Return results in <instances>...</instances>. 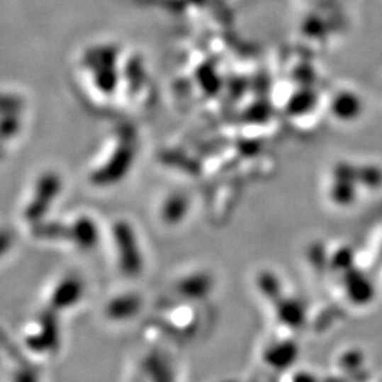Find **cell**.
Here are the masks:
<instances>
[{"label": "cell", "instance_id": "cell-1", "mask_svg": "<svg viewBox=\"0 0 382 382\" xmlns=\"http://www.w3.org/2000/svg\"><path fill=\"white\" fill-rule=\"evenodd\" d=\"M113 241L119 254V265L125 275L137 276L143 269V258L133 230L126 223L113 225Z\"/></svg>", "mask_w": 382, "mask_h": 382}, {"label": "cell", "instance_id": "cell-2", "mask_svg": "<svg viewBox=\"0 0 382 382\" xmlns=\"http://www.w3.org/2000/svg\"><path fill=\"white\" fill-rule=\"evenodd\" d=\"M27 344L34 352H52L58 347V325L51 312L38 316L34 332L27 337Z\"/></svg>", "mask_w": 382, "mask_h": 382}, {"label": "cell", "instance_id": "cell-3", "mask_svg": "<svg viewBox=\"0 0 382 382\" xmlns=\"http://www.w3.org/2000/svg\"><path fill=\"white\" fill-rule=\"evenodd\" d=\"M82 295H84L82 282L75 276L65 278L57 285L55 291L51 295V310H62L71 308L79 302Z\"/></svg>", "mask_w": 382, "mask_h": 382}, {"label": "cell", "instance_id": "cell-4", "mask_svg": "<svg viewBox=\"0 0 382 382\" xmlns=\"http://www.w3.org/2000/svg\"><path fill=\"white\" fill-rule=\"evenodd\" d=\"M71 238L75 245L82 249H92L99 240V232L95 223L89 218H78L72 225H69Z\"/></svg>", "mask_w": 382, "mask_h": 382}, {"label": "cell", "instance_id": "cell-5", "mask_svg": "<svg viewBox=\"0 0 382 382\" xmlns=\"http://www.w3.org/2000/svg\"><path fill=\"white\" fill-rule=\"evenodd\" d=\"M55 191H57V183L54 180L48 179L44 183H41L38 194L35 196L34 201L27 207L26 218L28 221H38L45 214L51 200L55 196Z\"/></svg>", "mask_w": 382, "mask_h": 382}, {"label": "cell", "instance_id": "cell-6", "mask_svg": "<svg viewBox=\"0 0 382 382\" xmlns=\"http://www.w3.org/2000/svg\"><path fill=\"white\" fill-rule=\"evenodd\" d=\"M142 306L140 298L136 295H123L116 299H113L108 308H106V315L112 320H125L133 318Z\"/></svg>", "mask_w": 382, "mask_h": 382}, {"label": "cell", "instance_id": "cell-7", "mask_svg": "<svg viewBox=\"0 0 382 382\" xmlns=\"http://www.w3.org/2000/svg\"><path fill=\"white\" fill-rule=\"evenodd\" d=\"M347 289H349V293H350L353 302H359V303L369 302V299L373 295L371 285L367 282V279L364 276L357 275V274H354L353 276H349Z\"/></svg>", "mask_w": 382, "mask_h": 382}, {"label": "cell", "instance_id": "cell-8", "mask_svg": "<svg viewBox=\"0 0 382 382\" xmlns=\"http://www.w3.org/2000/svg\"><path fill=\"white\" fill-rule=\"evenodd\" d=\"M34 235L41 240H68L71 238V230L64 224H37L34 227Z\"/></svg>", "mask_w": 382, "mask_h": 382}, {"label": "cell", "instance_id": "cell-9", "mask_svg": "<svg viewBox=\"0 0 382 382\" xmlns=\"http://www.w3.org/2000/svg\"><path fill=\"white\" fill-rule=\"evenodd\" d=\"M281 318L283 322H286L285 325H291V326H300L302 320H303V309L299 303L295 302H286L285 305L281 306L279 309Z\"/></svg>", "mask_w": 382, "mask_h": 382}, {"label": "cell", "instance_id": "cell-10", "mask_svg": "<svg viewBox=\"0 0 382 382\" xmlns=\"http://www.w3.org/2000/svg\"><path fill=\"white\" fill-rule=\"evenodd\" d=\"M206 279L203 276H196L187 281H183L179 286L180 292L186 296H200L206 292Z\"/></svg>", "mask_w": 382, "mask_h": 382}, {"label": "cell", "instance_id": "cell-11", "mask_svg": "<svg viewBox=\"0 0 382 382\" xmlns=\"http://www.w3.org/2000/svg\"><path fill=\"white\" fill-rule=\"evenodd\" d=\"M0 347L10 356V359H13L20 367H30L28 361L23 357L21 352L16 347V344H13L10 342V339L0 330Z\"/></svg>", "mask_w": 382, "mask_h": 382}, {"label": "cell", "instance_id": "cell-12", "mask_svg": "<svg viewBox=\"0 0 382 382\" xmlns=\"http://www.w3.org/2000/svg\"><path fill=\"white\" fill-rule=\"evenodd\" d=\"M186 211V206L183 203V200L177 198V200H172L170 203L166 204L164 211H163V217L167 223H177L183 214Z\"/></svg>", "mask_w": 382, "mask_h": 382}, {"label": "cell", "instance_id": "cell-13", "mask_svg": "<svg viewBox=\"0 0 382 382\" xmlns=\"http://www.w3.org/2000/svg\"><path fill=\"white\" fill-rule=\"evenodd\" d=\"M146 371L149 374H152V377L155 378L156 382H170L166 377V370L163 367V364L160 366V361L156 359H147L146 361Z\"/></svg>", "mask_w": 382, "mask_h": 382}, {"label": "cell", "instance_id": "cell-14", "mask_svg": "<svg viewBox=\"0 0 382 382\" xmlns=\"http://www.w3.org/2000/svg\"><path fill=\"white\" fill-rule=\"evenodd\" d=\"M13 240L14 237L9 230H0V258L11 248Z\"/></svg>", "mask_w": 382, "mask_h": 382}, {"label": "cell", "instance_id": "cell-15", "mask_svg": "<svg viewBox=\"0 0 382 382\" xmlns=\"http://www.w3.org/2000/svg\"><path fill=\"white\" fill-rule=\"evenodd\" d=\"M21 371L16 374L13 382H38L34 373L31 371V367H20Z\"/></svg>", "mask_w": 382, "mask_h": 382}]
</instances>
